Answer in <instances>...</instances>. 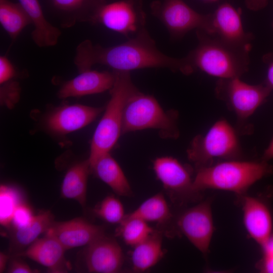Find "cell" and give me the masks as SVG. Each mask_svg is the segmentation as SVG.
<instances>
[{"mask_svg":"<svg viewBox=\"0 0 273 273\" xmlns=\"http://www.w3.org/2000/svg\"><path fill=\"white\" fill-rule=\"evenodd\" d=\"M74 63L79 72L91 69L96 64L116 71L149 68H167L185 75L194 71L186 57L174 58L160 52L146 28L126 42L110 47L85 40L76 47Z\"/></svg>","mask_w":273,"mask_h":273,"instance_id":"cell-1","label":"cell"},{"mask_svg":"<svg viewBox=\"0 0 273 273\" xmlns=\"http://www.w3.org/2000/svg\"><path fill=\"white\" fill-rule=\"evenodd\" d=\"M273 172L267 161L230 160L196 169L193 179L196 191L206 189L230 191L245 195L254 184Z\"/></svg>","mask_w":273,"mask_h":273,"instance_id":"cell-2","label":"cell"},{"mask_svg":"<svg viewBox=\"0 0 273 273\" xmlns=\"http://www.w3.org/2000/svg\"><path fill=\"white\" fill-rule=\"evenodd\" d=\"M196 30L198 46L186 56L195 71L219 79L240 77L248 71L251 49L231 46Z\"/></svg>","mask_w":273,"mask_h":273,"instance_id":"cell-3","label":"cell"},{"mask_svg":"<svg viewBox=\"0 0 273 273\" xmlns=\"http://www.w3.org/2000/svg\"><path fill=\"white\" fill-rule=\"evenodd\" d=\"M114 71L115 80L110 90L111 97L91 141L88 159L90 168L101 156L110 153L122 134L125 106L129 98L138 90L129 72Z\"/></svg>","mask_w":273,"mask_h":273,"instance_id":"cell-4","label":"cell"},{"mask_svg":"<svg viewBox=\"0 0 273 273\" xmlns=\"http://www.w3.org/2000/svg\"><path fill=\"white\" fill-rule=\"evenodd\" d=\"M178 113L165 111L152 96L138 90L128 99L123 112L122 134L146 129L158 130L161 137L176 139L179 136Z\"/></svg>","mask_w":273,"mask_h":273,"instance_id":"cell-5","label":"cell"},{"mask_svg":"<svg viewBox=\"0 0 273 273\" xmlns=\"http://www.w3.org/2000/svg\"><path fill=\"white\" fill-rule=\"evenodd\" d=\"M238 132L225 119L215 122L204 134L196 136L187 151L196 169L211 166L215 160L239 159L242 154Z\"/></svg>","mask_w":273,"mask_h":273,"instance_id":"cell-6","label":"cell"},{"mask_svg":"<svg viewBox=\"0 0 273 273\" xmlns=\"http://www.w3.org/2000/svg\"><path fill=\"white\" fill-rule=\"evenodd\" d=\"M273 89L265 82L252 85L240 77L220 78L214 92L217 99L224 102L237 117V132L242 133L246 121L267 99ZM238 128H237V129ZM236 129V130H237Z\"/></svg>","mask_w":273,"mask_h":273,"instance_id":"cell-7","label":"cell"},{"mask_svg":"<svg viewBox=\"0 0 273 273\" xmlns=\"http://www.w3.org/2000/svg\"><path fill=\"white\" fill-rule=\"evenodd\" d=\"M153 168L173 202L181 204L200 199L201 193L194 188L191 170L176 159L169 156L157 158Z\"/></svg>","mask_w":273,"mask_h":273,"instance_id":"cell-8","label":"cell"},{"mask_svg":"<svg viewBox=\"0 0 273 273\" xmlns=\"http://www.w3.org/2000/svg\"><path fill=\"white\" fill-rule=\"evenodd\" d=\"M154 14L173 38H181L193 29L206 32L209 27L210 14H200L183 0H166L156 7Z\"/></svg>","mask_w":273,"mask_h":273,"instance_id":"cell-9","label":"cell"},{"mask_svg":"<svg viewBox=\"0 0 273 273\" xmlns=\"http://www.w3.org/2000/svg\"><path fill=\"white\" fill-rule=\"evenodd\" d=\"M179 230L203 255L209 251L214 232L210 200L201 202L184 211L178 217Z\"/></svg>","mask_w":273,"mask_h":273,"instance_id":"cell-10","label":"cell"},{"mask_svg":"<svg viewBox=\"0 0 273 273\" xmlns=\"http://www.w3.org/2000/svg\"><path fill=\"white\" fill-rule=\"evenodd\" d=\"M205 33L231 46L250 49L254 38L245 31L240 11L229 3L220 5L211 14L209 27Z\"/></svg>","mask_w":273,"mask_h":273,"instance_id":"cell-11","label":"cell"},{"mask_svg":"<svg viewBox=\"0 0 273 273\" xmlns=\"http://www.w3.org/2000/svg\"><path fill=\"white\" fill-rule=\"evenodd\" d=\"M110 30L126 36L135 35L145 29V18L131 1H119L101 7L95 17Z\"/></svg>","mask_w":273,"mask_h":273,"instance_id":"cell-12","label":"cell"},{"mask_svg":"<svg viewBox=\"0 0 273 273\" xmlns=\"http://www.w3.org/2000/svg\"><path fill=\"white\" fill-rule=\"evenodd\" d=\"M87 247L85 260L88 272L116 273L121 270L124 255L120 246L115 239L104 234Z\"/></svg>","mask_w":273,"mask_h":273,"instance_id":"cell-13","label":"cell"},{"mask_svg":"<svg viewBox=\"0 0 273 273\" xmlns=\"http://www.w3.org/2000/svg\"><path fill=\"white\" fill-rule=\"evenodd\" d=\"M55 237L66 250L87 246L105 234L102 226L93 224L82 218L54 221L45 233Z\"/></svg>","mask_w":273,"mask_h":273,"instance_id":"cell-14","label":"cell"},{"mask_svg":"<svg viewBox=\"0 0 273 273\" xmlns=\"http://www.w3.org/2000/svg\"><path fill=\"white\" fill-rule=\"evenodd\" d=\"M66 249L53 236H45L37 239L24 251L15 254L16 257L24 256L47 268L52 273L67 272L71 269L66 260Z\"/></svg>","mask_w":273,"mask_h":273,"instance_id":"cell-15","label":"cell"},{"mask_svg":"<svg viewBox=\"0 0 273 273\" xmlns=\"http://www.w3.org/2000/svg\"><path fill=\"white\" fill-rule=\"evenodd\" d=\"M103 109L102 107L80 104L64 105L56 109L48 116L47 126L55 133L67 134L88 125Z\"/></svg>","mask_w":273,"mask_h":273,"instance_id":"cell-16","label":"cell"},{"mask_svg":"<svg viewBox=\"0 0 273 273\" xmlns=\"http://www.w3.org/2000/svg\"><path fill=\"white\" fill-rule=\"evenodd\" d=\"M239 196L246 230L251 238L263 248L271 237L272 222L269 210L258 198L245 194Z\"/></svg>","mask_w":273,"mask_h":273,"instance_id":"cell-17","label":"cell"},{"mask_svg":"<svg viewBox=\"0 0 273 273\" xmlns=\"http://www.w3.org/2000/svg\"><path fill=\"white\" fill-rule=\"evenodd\" d=\"M115 80L114 71L110 72L86 70L63 84L58 92V96L59 98L65 99L103 93L110 90Z\"/></svg>","mask_w":273,"mask_h":273,"instance_id":"cell-18","label":"cell"},{"mask_svg":"<svg viewBox=\"0 0 273 273\" xmlns=\"http://www.w3.org/2000/svg\"><path fill=\"white\" fill-rule=\"evenodd\" d=\"M19 1L34 26L31 34L33 42L41 48L55 46L58 42L61 31L46 19L38 1Z\"/></svg>","mask_w":273,"mask_h":273,"instance_id":"cell-19","label":"cell"},{"mask_svg":"<svg viewBox=\"0 0 273 273\" xmlns=\"http://www.w3.org/2000/svg\"><path fill=\"white\" fill-rule=\"evenodd\" d=\"M96 175L117 194L131 196L129 183L121 167L110 153L101 156L91 167Z\"/></svg>","mask_w":273,"mask_h":273,"instance_id":"cell-20","label":"cell"},{"mask_svg":"<svg viewBox=\"0 0 273 273\" xmlns=\"http://www.w3.org/2000/svg\"><path fill=\"white\" fill-rule=\"evenodd\" d=\"M91 171L88 160L77 162L67 171L62 181L61 194L76 201L83 208L86 204L87 179Z\"/></svg>","mask_w":273,"mask_h":273,"instance_id":"cell-21","label":"cell"},{"mask_svg":"<svg viewBox=\"0 0 273 273\" xmlns=\"http://www.w3.org/2000/svg\"><path fill=\"white\" fill-rule=\"evenodd\" d=\"M162 234L156 231L145 240L134 246L131 254L132 269L144 272L155 265L163 256Z\"/></svg>","mask_w":273,"mask_h":273,"instance_id":"cell-22","label":"cell"},{"mask_svg":"<svg viewBox=\"0 0 273 273\" xmlns=\"http://www.w3.org/2000/svg\"><path fill=\"white\" fill-rule=\"evenodd\" d=\"M54 222V215L49 210L40 212L34 217L26 227L14 230L11 236V250L18 253L27 248L38 239L42 233H45Z\"/></svg>","mask_w":273,"mask_h":273,"instance_id":"cell-23","label":"cell"},{"mask_svg":"<svg viewBox=\"0 0 273 273\" xmlns=\"http://www.w3.org/2000/svg\"><path fill=\"white\" fill-rule=\"evenodd\" d=\"M126 215L160 224L170 221L173 217L167 201L161 193L150 197Z\"/></svg>","mask_w":273,"mask_h":273,"instance_id":"cell-24","label":"cell"},{"mask_svg":"<svg viewBox=\"0 0 273 273\" xmlns=\"http://www.w3.org/2000/svg\"><path fill=\"white\" fill-rule=\"evenodd\" d=\"M0 23L10 37L17 38L31 21L21 5L8 0H0Z\"/></svg>","mask_w":273,"mask_h":273,"instance_id":"cell-25","label":"cell"},{"mask_svg":"<svg viewBox=\"0 0 273 273\" xmlns=\"http://www.w3.org/2000/svg\"><path fill=\"white\" fill-rule=\"evenodd\" d=\"M154 231L147 222L126 215L124 219L119 224L117 232L125 244L134 247L145 240Z\"/></svg>","mask_w":273,"mask_h":273,"instance_id":"cell-26","label":"cell"},{"mask_svg":"<svg viewBox=\"0 0 273 273\" xmlns=\"http://www.w3.org/2000/svg\"><path fill=\"white\" fill-rule=\"evenodd\" d=\"M88 0H51L54 7L61 14L60 25L64 28H69L77 22H87L83 12Z\"/></svg>","mask_w":273,"mask_h":273,"instance_id":"cell-27","label":"cell"},{"mask_svg":"<svg viewBox=\"0 0 273 273\" xmlns=\"http://www.w3.org/2000/svg\"><path fill=\"white\" fill-rule=\"evenodd\" d=\"M22 203L20 195L14 188L6 185L0 187V223L9 227L17 207Z\"/></svg>","mask_w":273,"mask_h":273,"instance_id":"cell-28","label":"cell"},{"mask_svg":"<svg viewBox=\"0 0 273 273\" xmlns=\"http://www.w3.org/2000/svg\"><path fill=\"white\" fill-rule=\"evenodd\" d=\"M93 212L100 218L112 224H119L126 215L121 201L113 196L105 197L95 207Z\"/></svg>","mask_w":273,"mask_h":273,"instance_id":"cell-29","label":"cell"},{"mask_svg":"<svg viewBox=\"0 0 273 273\" xmlns=\"http://www.w3.org/2000/svg\"><path fill=\"white\" fill-rule=\"evenodd\" d=\"M34 217L30 207L24 203H21L14 213L11 224L14 230H19L29 224Z\"/></svg>","mask_w":273,"mask_h":273,"instance_id":"cell-30","label":"cell"},{"mask_svg":"<svg viewBox=\"0 0 273 273\" xmlns=\"http://www.w3.org/2000/svg\"><path fill=\"white\" fill-rule=\"evenodd\" d=\"M16 74L15 68L6 56L0 57V83L3 84L13 78Z\"/></svg>","mask_w":273,"mask_h":273,"instance_id":"cell-31","label":"cell"},{"mask_svg":"<svg viewBox=\"0 0 273 273\" xmlns=\"http://www.w3.org/2000/svg\"><path fill=\"white\" fill-rule=\"evenodd\" d=\"M38 270L33 269L27 263L18 259H13L10 262L7 269L9 273H35Z\"/></svg>","mask_w":273,"mask_h":273,"instance_id":"cell-32","label":"cell"},{"mask_svg":"<svg viewBox=\"0 0 273 273\" xmlns=\"http://www.w3.org/2000/svg\"><path fill=\"white\" fill-rule=\"evenodd\" d=\"M262 60L267 65L266 79L265 82L273 89V53L264 55Z\"/></svg>","mask_w":273,"mask_h":273,"instance_id":"cell-33","label":"cell"},{"mask_svg":"<svg viewBox=\"0 0 273 273\" xmlns=\"http://www.w3.org/2000/svg\"><path fill=\"white\" fill-rule=\"evenodd\" d=\"M268 2V0H246L245 4L249 10L257 11L264 8Z\"/></svg>","mask_w":273,"mask_h":273,"instance_id":"cell-34","label":"cell"},{"mask_svg":"<svg viewBox=\"0 0 273 273\" xmlns=\"http://www.w3.org/2000/svg\"><path fill=\"white\" fill-rule=\"evenodd\" d=\"M271 159H273V138L265 150L262 158V159L267 161Z\"/></svg>","mask_w":273,"mask_h":273,"instance_id":"cell-35","label":"cell"},{"mask_svg":"<svg viewBox=\"0 0 273 273\" xmlns=\"http://www.w3.org/2000/svg\"><path fill=\"white\" fill-rule=\"evenodd\" d=\"M9 256L6 254L0 252V272H3L6 267L7 263L9 260Z\"/></svg>","mask_w":273,"mask_h":273,"instance_id":"cell-36","label":"cell"},{"mask_svg":"<svg viewBox=\"0 0 273 273\" xmlns=\"http://www.w3.org/2000/svg\"><path fill=\"white\" fill-rule=\"evenodd\" d=\"M202 1H204L205 2L212 3V2H215L218 0H202Z\"/></svg>","mask_w":273,"mask_h":273,"instance_id":"cell-37","label":"cell"},{"mask_svg":"<svg viewBox=\"0 0 273 273\" xmlns=\"http://www.w3.org/2000/svg\"><path fill=\"white\" fill-rule=\"evenodd\" d=\"M272 28H273V23H272Z\"/></svg>","mask_w":273,"mask_h":273,"instance_id":"cell-38","label":"cell"}]
</instances>
